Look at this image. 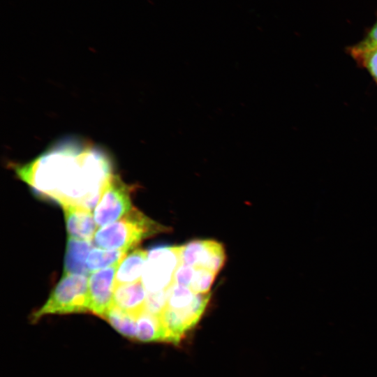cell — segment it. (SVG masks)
<instances>
[{
  "label": "cell",
  "instance_id": "obj_1",
  "mask_svg": "<svg viewBox=\"0 0 377 377\" xmlns=\"http://www.w3.org/2000/svg\"><path fill=\"white\" fill-rule=\"evenodd\" d=\"M15 170L38 195L61 206L75 205L90 210L114 175L112 159L104 149L74 138L57 142Z\"/></svg>",
  "mask_w": 377,
  "mask_h": 377
},
{
  "label": "cell",
  "instance_id": "obj_2",
  "mask_svg": "<svg viewBox=\"0 0 377 377\" xmlns=\"http://www.w3.org/2000/svg\"><path fill=\"white\" fill-rule=\"evenodd\" d=\"M167 230L133 207L117 221L96 230L93 242L104 249L128 251L144 239Z\"/></svg>",
  "mask_w": 377,
  "mask_h": 377
},
{
  "label": "cell",
  "instance_id": "obj_3",
  "mask_svg": "<svg viewBox=\"0 0 377 377\" xmlns=\"http://www.w3.org/2000/svg\"><path fill=\"white\" fill-rule=\"evenodd\" d=\"M90 312L88 279L87 276L64 274L49 298L31 316L32 321L49 314Z\"/></svg>",
  "mask_w": 377,
  "mask_h": 377
},
{
  "label": "cell",
  "instance_id": "obj_4",
  "mask_svg": "<svg viewBox=\"0 0 377 377\" xmlns=\"http://www.w3.org/2000/svg\"><path fill=\"white\" fill-rule=\"evenodd\" d=\"M182 246L156 245L147 251L141 281L147 293L166 291L174 283Z\"/></svg>",
  "mask_w": 377,
  "mask_h": 377
},
{
  "label": "cell",
  "instance_id": "obj_5",
  "mask_svg": "<svg viewBox=\"0 0 377 377\" xmlns=\"http://www.w3.org/2000/svg\"><path fill=\"white\" fill-rule=\"evenodd\" d=\"M133 208L131 188L117 175H114L104 187L94 209L96 223L103 227L121 219Z\"/></svg>",
  "mask_w": 377,
  "mask_h": 377
},
{
  "label": "cell",
  "instance_id": "obj_6",
  "mask_svg": "<svg viewBox=\"0 0 377 377\" xmlns=\"http://www.w3.org/2000/svg\"><path fill=\"white\" fill-rule=\"evenodd\" d=\"M211 294H198L190 305L179 308L165 307L160 315L164 332V341L177 343L184 334L195 325L209 301Z\"/></svg>",
  "mask_w": 377,
  "mask_h": 377
},
{
  "label": "cell",
  "instance_id": "obj_7",
  "mask_svg": "<svg viewBox=\"0 0 377 377\" xmlns=\"http://www.w3.org/2000/svg\"><path fill=\"white\" fill-rule=\"evenodd\" d=\"M226 253L221 244L209 239H194L182 246L181 262L217 273L223 267Z\"/></svg>",
  "mask_w": 377,
  "mask_h": 377
},
{
  "label": "cell",
  "instance_id": "obj_8",
  "mask_svg": "<svg viewBox=\"0 0 377 377\" xmlns=\"http://www.w3.org/2000/svg\"><path fill=\"white\" fill-rule=\"evenodd\" d=\"M117 267L116 265L97 270L89 278V311L102 318L113 304Z\"/></svg>",
  "mask_w": 377,
  "mask_h": 377
},
{
  "label": "cell",
  "instance_id": "obj_9",
  "mask_svg": "<svg viewBox=\"0 0 377 377\" xmlns=\"http://www.w3.org/2000/svg\"><path fill=\"white\" fill-rule=\"evenodd\" d=\"M61 207L68 237L91 241L96 232L97 226L91 210L75 205Z\"/></svg>",
  "mask_w": 377,
  "mask_h": 377
},
{
  "label": "cell",
  "instance_id": "obj_10",
  "mask_svg": "<svg viewBox=\"0 0 377 377\" xmlns=\"http://www.w3.org/2000/svg\"><path fill=\"white\" fill-rule=\"evenodd\" d=\"M147 291L141 281L114 287L113 305L138 317L145 310Z\"/></svg>",
  "mask_w": 377,
  "mask_h": 377
},
{
  "label": "cell",
  "instance_id": "obj_11",
  "mask_svg": "<svg viewBox=\"0 0 377 377\" xmlns=\"http://www.w3.org/2000/svg\"><path fill=\"white\" fill-rule=\"evenodd\" d=\"M147 257V251L135 249L119 263L114 278V287L141 281Z\"/></svg>",
  "mask_w": 377,
  "mask_h": 377
},
{
  "label": "cell",
  "instance_id": "obj_12",
  "mask_svg": "<svg viewBox=\"0 0 377 377\" xmlns=\"http://www.w3.org/2000/svg\"><path fill=\"white\" fill-rule=\"evenodd\" d=\"M92 249L91 241L68 237L64 258V274H75L87 276V258Z\"/></svg>",
  "mask_w": 377,
  "mask_h": 377
},
{
  "label": "cell",
  "instance_id": "obj_13",
  "mask_svg": "<svg viewBox=\"0 0 377 377\" xmlns=\"http://www.w3.org/2000/svg\"><path fill=\"white\" fill-rule=\"evenodd\" d=\"M136 323L135 339L144 342L164 341V332L159 316L145 310L137 317Z\"/></svg>",
  "mask_w": 377,
  "mask_h": 377
},
{
  "label": "cell",
  "instance_id": "obj_14",
  "mask_svg": "<svg viewBox=\"0 0 377 377\" xmlns=\"http://www.w3.org/2000/svg\"><path fill=\"white\" fill-rule=\"evenodd\" d=\"M103 318L124 337L135 339L136 317L112 304L103 316Z\"/></svg>",
  "mask_w": 377,
  "mask_h": 377
},
{
  "label": "cell",
  "instance_id": "obj_15",
  "mask_svg": "<svg viewBox=\"0 0 377 377\" xmlns=\"http://www.w3.org/2000/svg\"><path fill=\"white\" fill-rule=\"evenodd\" d=\"M126 253L124 250L92 249L87 258V267L89 272H93L119 265Z\"/></svg>",
  "mask_w": 377,
  "mask_h": 377
},
{
  "label": "cell",
  "instance_id": "obj_16",
  "mask_svg": "<svg viewBox=\"0 0 377 377\" xmlns=\"http://www.w3.org/2000/svg\"><path fill=\"white\" fill-rule=\"evenodd\" d=\"M350 53L360 64L368 69L377 82V46L364 47L357 44L350 49Z\"/></svg>",
  "mask_w": 377,
  "mask_h": 377
},
{
  "label": "cell",
  "instance_id": "obj_17",
  "mask_svg": "<svg viewBox=\"0 0 377 377\" xmlns=\"http://www.w3.org/2000/svg\"><path fill=\"white\" fill-rule=\"evenodd\" d=\"M216 274L208 269L194 267V273L189 288L195 293H208Z\"/></svg>",
  "mask_w": 377,
  "mask_h": 377
},
{
  "label": "cell",
  "instance_id": "obj_18",
  "mask_svg": "<svg viewBox=\"0 0 377 377\" xmlns=\"http://www.w3.org/2000/svg\"><path fill=\"white\" fill-rule=\"evenodd\" d=\"M167 295L168 290L156 293H147L145 311L160 316L165 308L167 303Z\"/></svg>",
  "mask_w": 377,
  "mask_h": 377
},
{
  "label": "cell",
  "instance_id": "obj_19",
  "mask_svg": "<svg viewBox=\"0 0 377 377\" xmlns=\"http://www.w3.org/2000/svg\"><path fill=\"white\" fill-rule=\"evenodd\" d=\"M193 273V267L181 263L175 273L174 283L189 288Z\"/></svg>",
  "mask_w": 377,
  "mask_h": 377
},
{
  "label": "cell",
  "instance_id": "obj_20",
  "mask_svg": "<svg viewBox=\"0 0 377 377\" xmlns=\"http://www.w3.org/2000/svg\"><path fill=\"white\" fill-rule=\"evenodd\" d=\"M364 47H371L377 46V22L371 28L365 39L359 43Z\"/></svg>",
  "mask_w": 377,
  "mask_h": 377
}]
</instances>
